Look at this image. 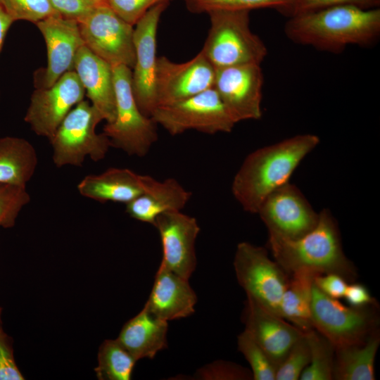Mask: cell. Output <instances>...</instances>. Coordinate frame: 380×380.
Instances as JSON below:
<instances>
[{
  "mask_svg": "<svg viewBox=\"0 0 380 380\" xmlns=\"http://www.w3.org/2000/svg\"><path fill=\"white\" fill-rule=\"evenodd\" d=\"M379 344V329L361 343L336 348L333 379L374 380V360Z\"/></svg>",
  "mask_w": 380,
  "mask_h": 380,
  "instance_id": "obj_24",
  "label": "cell"
},
{
  "mask_svg": "<svg viewBox=\"0 0 380 380\" xmlns=\"http://www.w3.org/2000/svg\"><path fill=\"white\" fill-rule=\"evenodd\" d=\"M166 0H106V3L125 22L134 26L153 6Z\"/></svg>",
  "mask_w": 380,
  "mask_h": 380,
  "instance_id": "obj_37",
  "label": "cell"
},
{
  "mask_svg": "<svg viewBox=\"0 0 380 380\" xmlns=\"http://www.w3.org/2000/svg\"><path fill=\"white\" fill-rule=\"evenodd\" d=\"M102 120L101 115L89 101L82 100L72 108L49 140L53 164L58 168L82 167L87 156L94 162L103 160L111 143L103 132H96Z\"/></svg>",
  "mask_w": 380,
  "mask_h": 380,
  "instance_id": "obj_6",
  "label": "cell"
},
{
  "mask_svg": "<svg viewBox=\"0 0 380 380\" xmlns=\"http://www.w3.org/2000/svg\"><path fill=\"white\" fill-rule=\"evenodd\" d=\"M233 264L238 283L246 296L281 317L280 304L289 274L270 259L267 248L241 242L236 246Z\"/></svg>",
  "mask_w": 380,
  "mask_h": 380,
  "instance_id": "obj_9",
  "label": "cell"
},
{
  "mask_svg": "<svg viewBox=\"0 0 380 380\" xmlns=\"http://www.w3.org/2000/svg\"><path fill=\"white\" fill-rule=\"evenodd\" d=\"M159 232L163 256L160 265L189 279L196 267L197 220L179 211L160 214L153 225Z\"/></svg>",
  "mask_w": 380,
  "mask_h": 380,
  "instance_id": "obj_17",
  "label": "cell"
},
{
  "mask_svg": "<svg viewBox=\"0 0 380 380\" xmlns=\"http://www.w3.org/2000/svg\"><path fill=\"white\" fill-rule=\"evenodd\" d=\"M250 11L212 10L208 12L210 27L201 50L216 68L259 64L267 50L250 28Z\"/></svg>",
  "mask_w": 380,
  "mask_h": 380,
  "instance_id": "obj_4",
  "label": "cell"
},
{
  "mask_svg": "<svg viewBox=\"0 0 380 380\" xmlns=\"http://www.w3.org/2000/svg\"><path fill=\"white\" fill-rule=\"evenodd\" d=\"M305 333L310 346V360L299 379L332 380L335 347L315 329Z\"/></svg>",
  "mask_w": 380,
  "mask_h": 380,
  "instance_id": "obj_28",
  "label": "cell"
},
{
  "mask_svg": "<svg viewBox=\"0 0 380 380\" xmlns=\"http://www.w3.org/2000/svg\"><path fill=\"white\" fill-rule=\"evenodd\" d=\"M74 71L103 120L113 122L116 104L112 65L83 45L75 56Z\"/></svg>",
  "mask_w": 380,
  "mask_h": 380,
  "instance_id": "obj_20",
  "label": "cell"
},
{
  "mask_svg": "<svg viewBox=\"0 0 380 380\" xmlns=\"http://www.w3.org/2000/svg\"><path fill=\"white\" fill-rule=\"evenodd\" d=\"M292 42L339 53L348 45L366 46L380 34V9L337 5L290 17L285 25Z\"/></svg>",
  "mask_w": 380,
  "mask_h": 380,
  "instance_id": "obj_1",
  "label": "cell"
},
{
  "mask_svg": "<svg viewBox=\"0 0 380 380\" xmlns=\"http://www.w3.org/2000/svg\"><path fill=\"white\" fill-rule=\"evenodd\" d=\"M215 68L201 51L184 63L165 56L157 59L156 90L158 106L196 95L213 86Z\"/></svg>",
  "mask_w": 380,
  "mask_h": 380,
  "instance_id": "obj_15",
  "label": "cell"
},
{
  "mask_svg": "<svg viewBox=\"0 0 380 380\" xmlns=\"http://www.w3.org/2000/svg\"><path fill=\"white\" fill-rule=\"evenodd\" d=\"M116 113L113 122L106 123L103 133L111 146L129 156L144 157L158 140L156 124L139 109L132 91V69L126 65L112 66Z\"/></svg>",
  "mask_w": 380,
  "mask_h": 380,
  "instance_id": "obj_5",
  "label": "cell"
},
{
  "mask_svg": "<svg viewBox=\"0 0 380 380\" xmlns=\"http://www.w3.org/2000/svg\"><path fill=\"white\" fill-rule=\"evenodd\" d=\"M0 307V380H23L14 357L12 340L4 331Z\"/></svg>",
  "mask_w": 380,
  "mask_h": 380,
  "instance_id": "obj_36",
  "label": "cell"
},
{
  "mask_svg": "<svg viewBox=\"0 0 380 380\" xmlns=\"http://www.w3.org/2000/svg\"><path fill=\"white\" fill-rule=\"evenodd\" d=\"M137 360L116 339H106L98 352L94 368L99 380H129Z\"/></svg>",
  "mask_w": 380,
  "mask_h": 380,
  "instance_id": "obj_27",
  "label": "cell"
},
{
  "mask_svg": "<svg viewBox=\"0 0 380 380\" xmlns=\"http://www.w3.org/2000/svg\"><path fill=\"white\" fill-rule=\"evenodd\" d=\"M191 196V193L175 178L163 181L153 178L143 194L125 205L126 213L134 220L154 225L158 215L182 210Z\"/></svg>",
  "mask_w": 380,
  "mask_h": 380,
  "instance_id": "obj_22",
  "label": "cell"
},
{
  "mask_svg": "<svg viewBox=\"0 0 380 380\" xmlns=\"http://www.w3.org/2000/svg\"><path fill=\"white\" fill-rule=\"evenodd\" d=\"M268 246L274 260L287 274L308 270L317 274H338L355 281L357 272L346 256L338 224L329 209L319 213L315 227L297 239L269 236Z\"/></svg>",
  "mask_w": 380,
  "mask_h": 380,
  "instance_id": "obj_3",
  "label": "cell"
},
{
  "mask_svg": "<svg viewBox=\"0 0 380 380\" xmlns=\"http://www.w3.org/2000/svg\"><path fill=\"white\" fill-rule=\"evenodd\" d=\"M45 40L47 65L36 76L37 88L51 87L64 73L74 70L77 52L84 45L78 23L59 13L35 23Z\"/></svg>",
  "mask_w": 380,
  "mask_h": 380,
  "instance_id": "obj_16",
  "label": "cell"
},
{
  "mask_svg": "<svg viewBox=\"0 0 380 380\" xmlns=\"http://www.w3.org/2000/svg\"><path fill=\"white\" fill-rule=\"evenodd\" d=\"M319 143L317 135L303 134L251 152L233 179L234 197L245 211L257 214L266 197L289 182L300 162Z\"/></svg>",
  "mask_w": 380,
  "mask_h": 380,
  "instance_id": "obj_2",
  "label": "cell"
},
{
  "mask_svg": "<svg viewBox=\"0 0 380 380\" xmlns=\"http://www.w3.org/2000/svg\"><path fill=\"white\" fill-rule=\"evenodd\" d=\"M195 376L199 379L247 380L253 379L251 371L235 363L217 360L197 370Z\"/></svg>",
  "mask_w": 380,
  "mask_h": 380,
  "instance_id": "obj_35",
  "label": "cell"
},
{
  "mask_svg": "<svg viewBox=\"0 0 380 380\" xmlns=\"http://www.w3.org/2000/svg\"><path fill=\"white\" fill-rule=\"evenodd\" d=\"M0 6L15 20L37 23L58 13L49 0H0Z\"/></svg>",
  "mask_w": 380,
  "mask_h": 380,
  "instance_id": "obj_32",
  "label": "cell"
},
{
  "mask_svg": "<svg viewBox=\"0 0 380 380\" xmlns=\"http://www.w3.org/2000/svg\"><path fill=\"white\" fill-rule=\"evenodd\" d=\"M310 349L304 333L293 344L277 368L275 380H298L309 365Z\"/></svg>",
  "mask_w": 380,
  "mask_h": 380,
  "instance_id": "obj_33",
  "label": "cell"
},
{
  "mask_svg": "<svg viewBox=\"0 0 380 380\" xmlns=\"http://www.w3.org/2000/svg\"><path fill=\"white\" fill-rule=\"evenodd\" d=\"M317 275L308 270H299L289 274L280 304L281 317L303 332L314 329L311 300L313 281Z\"/></svg>",
  "mask_w": 380,
  "mask_h": 380,
  "instance_id": "obj_26",
  "label": "cell"
},
{
  "mask_svg": "<svg viewBox=\"0 0 380 380\" xmlns=\"http://www.w3.org/2000/svg\"><path fill=\"white\" fill-rule=\"evenodd\" d=\"M84 45L112 66L132 70L135 63L134 27L106 4H99L78 22Z\"/></svg>",
  "mask_w": 380,
  "mask_h": 380,
  "instance_id": "obj_10",
  "label": "cell"
},
{
  "mask_svg": "<svg viewBox=\"0 0 380 380\" xmlns=\"http://www.w3.org/2000/svg\"><path fill=\"white\" fill-rule=\"evenodd\" d=\"M151 118L172 136L188 130L208 134L230 132L236 124L213 87L184 100L158 106Z\"/></svg>",
  "mask_w": 380,
  "mask_h": 380,
  "instance_id": "obj_8",
  "label": "cell"
},
{
  "mask_svg": "<svg viewBox=\"0 0 380 380\" xmlns=\"http://www.w3.org/2000/svg\"><path fill=\"white\" fill-rule=\"evenodd\" d=\"M237 346L238 350L250 365L253 379H276L277 367L265 350L245 329L238 336Z\"/></svg>",
  "mask_w": 380,
  "mask_h": 380,
  "instance_id": "obj_29",
  "label": "cell"
},
{
  "mask_svg": "<svg viewBox=\"0 0 380 380\" xmlns=\"http://www.w3.org/2000/svg\"><path fill=\"white\" fill-rule=\"evenodd\" d=\"M264 78L259 64L216 68L213 88L237 123L262 116Z\"/></svg>",
  "mask_w": 380,
  "mask_h": 380,
  "instance_id": "obj_14",
  "label": "cell"
},
{
  "mask_svg": "<svg viewBox=\"0 0 380 380\" xmlns=\"http://www.w3.org/2000/svg\"><path fill=\"white\" fill-rule=\"evenodd\" d=\"M13 22V19L0 6V52L6 33Z\"/></svg>",
  "mask_w": 380,
  "mask_h": 380,
  "instance_id": "obj_41",
  "label": "cell"
},
{
  "mask_svg": "<svg viewBox=\"0 0 380 380\" xmlns=\"http://www.w3.org/2000/svg\"><path fill=\"white\" fill-rule=\"evenodd\" d=\"M167 322L144 306L123 325L117 340L137 361L153 359L158 352L167 348Z\"/></svg>",
  "mask_w": 380,
  "mask_h": 380,
  "instance_id": "obj_23",
  "label": "cell"
},
{
  "mask_svg": "<svg viewBox=\"0 0 380 380\" xmlns=\"http://www.w3.org/2000/svg\"><path fill=\"white\" fill-rule=\"evenodd\" d=\"M53 8L62 16L77 23L87 16L99 4L94 0H49Z\"/></svg>",
  "mask_w": 380,
  "mask_h": 380,
  "instance_id": "obj_38",
  "label": "cell"
},
{
  "mask_svg": "<svg viewBox=\"0 0 380 380\" xmlns=\"http://www.w3.org/2000/svg\"><path fill=\"white\" fill-rule=\"evenodd\" d=\"M38 164L34 147L16 137L0 138V183L26 186Z\"/></svg>",
  "mask_w": 380,
  "mask_h": 380,
  "instance_id": "obj_25",
  "label": "cell"
},
{
  "mask_svg": "<svg viewBox=\"0 0 380 380\" xmlns=\"http://www.w3.org/2000/svg\"><path fill=\"white\" fill-rule=\"evenodd\" d=\"M153 177L128 168L110 167L99 175L85 176L77 184L81 196L100 203L125 205L143 194Z\"/></svg>",
  "mask_w": 380,
  "mask_h": 380,
  "instance_id": "obj_21",
  "label": "cell"
},
{
  "mask_svg": "<svg viewBox=\"0 0 380 380\" xmlns=\"http://www.w3.org/2000/svg\"><path fill=\"white\" fill-rule=\"evenodd\" d=\"M348 284L345 278L334 273L318 274L314 279V284L322 293L337 300L343 298Z\"/></svg>",
  "mask_w": 380,
  "mask_h": 380,
  "instance_id": "obj_39",
  "label": "cell"
},
{
  "mask_svg": "<svg viewBox=\"0 0 380 380\" xmlns=\"http://www.w3.org/2000/svg\"><path fill=\"white\" fill-rule=\"evenodd\" d=\"M30 201L26 186L0 183V227L10 228Z\"/></svg>",
  "mask_w": 380,
  "mask_h": 380,
  "instance_id": "obj_31",
  "label": "cell"
},
{
  "mask_svg": "<svg viewBox=\"0 0 380 380\" xmlns=\"http://www.w3.org/2000/svg\"><path fill=\"white\" fill-rule=\"evenodd\" d=\"M168 0L151 7L134 28L135 63L132 70L133 94L140 110L151 117L158 106L156 80V36L160 18Z\"/></svg>",
  "mask_w": 380,
  "mask_h": 380,
  "instance_id": "obj_11",
  "label": "cell"
},
{
  "mask_svg": "<svg viewBox=\"0 0 380 380\" xmlns=\"http://www.w3.org/2000/svg\"><path fill=\"white\" fill-rule=\"evenodd\" d=\"M242 320L247 331L278 368L305 333L246 296Z\"/></svg>",
  "mask_w": 380,
  "mask_h": 380,
  "instance_id": "obj_18",
  "label": "cell"
},
{
  "mask_svg": "<svg viewBox=\"0 0 380 380\" xmlns=\"http://www.w3.org/2000/svg\"><path fill=\"white\" fill-rule=\"evenodd\" d=\"M84 94L77 73L68 71L51 87L33 91L24 120L37 135L50 140L72 107L84 100Z\"/></svg>",
  "mask_w": 380,
  "mask_h": 380,
  "instance_id": "obj_13",
  "label": "cell"
},
{
  "mask_svg": "<svg viewBox=\"0 0 380 380\" xmlns=\"http://www.w3.org/2000/svg\"><path fill=\"white\" fill-rule=\"evenodd\" d=\"M96 2H97L98 4H103V3H106V0H94Z\"/></svg>",
  "mask_w": 380,
  "mask_h": 380,
  "instance_id": "obj_42",
  "label": "cell"
},
{
  "mask_svg": "<svg viewBox=\"0 0 380 380\" xmlns=\"http://www.w3.org/2000/svg\"><path fill=\"white\" fill-rule=\"evenodd\" d=\"M379 305L346 306L322 293L313 281L311 318L313 328L335 348L361 343L379 330Z\"/></svg>",
  "mask_w": 380,
  "mask_h": 380,
  "instance_id": "obj_7",
  "label": "cell"
},
{
  "mask_svg": "<svg viewBox=\"0 0 380 380\" xmlns=\"http://www.w3.org/2000/svg\"><path fill=\"white\" fill-rule=\"evenodd\" d=\"M343 298L350 306L353 307L378 304L365 285L355 281L348 284Z\"/></svg>",
  "mask_w": 380,
  "mask_h": 380,
  "instance_id": "obj_40",
  "label": "cell"
},
{
  "mask_svg": "<svg viewBox=\"0 0 380 380\" xmlns=\"http://www.w3.org/2000/svg\"><path fill=\"white\" fill-rule=\"evenodd\" d=\"M379 4L380 0H293L291 4L280 13L291 17L337 5H353L370 9L379 8Z\"/></svg>",
  "mask_w": 380,
  "mask_h": 380,
  "instance_id": "obj_34",
  "label": "cell"
},
{
  "mask_svg": "<svg viewBox=\"0 0 380 380\" xmlns=\"http://www.w3.org/2000/svg\"><path fill=\"white\" fill-rule=\"evenodd\" d=\"M196 303L197 296L189 279L160 265L144 306L157 317L169 322L191 315Z\"/></svg>",
  "mask_w": 380,
  "mask_h": 380,
  "instance_id": "obj_19",
  "label": "cell"
},
{
  "mask_svg": "<svg viewBox=\"0 0 380 380\" xmlns=\"http://www.w3.org/2000/svg\"><path fill=\"white\" fill-rule=\"evenodd\" d=\"M293 0H186L193 11L208 12L212 10L251 11L255 8H274L279 12L288 7Z\"/></svg>",
  "mask_w": 380,
  "mask_h": 380,
  "instance_id": "obj_30",
  "label": "cell"
},
{
  "mask_svg": "<svg viewBox=\"0 0 380 380\" xmlns=\"http://www.w3.org/2000/svg\"><path fill=\"white\" fill-rule=\"evenodd\" d=\"M257 214L269 236L297 239L312 230L317 213L300 189L289 182L274 190L263 201Z\"/></svg>",
  "mask_w": 380,
  "mask_h": 380,
  "instance_id": "obj_12",
  "label": "cell"
}]
</instances>
